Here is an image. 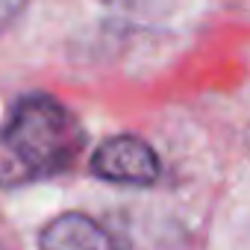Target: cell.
<instances>
[{
  "label": "cell",
  "mask_w": 250,
  "mask_h": 250,
  "mask_svg": "<svg viewBox=\"0 0 250 250\" xmlns=\"http://www.w3.org/2000/svg\"><path fill=\"white\" fill-rule=\"evenodd\" d=\"M9 183L50 180L71 171L85 147L80 121L50 94H24L3 130Z\"/></svg>",
  "instance_id": "1"
},
{
  "label": "cell",
  "mask_w": 250,
  "mask_h": 250,
  "mask_svg": "<svg viewBox=\"0 0 250 250\" xmlns=\"http://www.w3.org/2000/svg\"><path fill=\"white\" fill-rule=\"evenodd\" d=\"M91 174L106 183L150 186L159 177V156L139 136H112L94 150Z\"/></svg>",
  "instance_id": "2"
},
{
  "label": "cell",
  "mask_w": 250,
  "mask_h": 250,
  "mask_svg": "<svg viewBox=\"0 0 250 250\" xmlns=\"http://www.w3.org/2000/svg\"><path fill=\"white\" fill-rule=\"evenodd\" d=\"M39 250H118V241L94 218L83 212H68L53 218L42 229Z\"/></svg>",
  "instance_id": "3"
},
{
  "label": "cell",
  "mask_w": 250,
  "mask_h": 250,
  "mask_svg": "<svg viewBox=\"0 0 250 250\" xmlns=\"http://www.w3.org/2000/svg\"><path fill=\"white\" fill-rule=\"evenodd\" d=\"M27 3L30 0H0V36L15 24V18L27 9Z\"/></svg>",
  "instance_id": "4"
},
{
  "label": "cell",
  "mask_w": 250,
  "mask_h": 250,
  "mask_svg": "<svg viewBox=\"0 0 250 250\" xmlns=\"http://www.w3.org/2000/svg\"><path fill=\"white\" fill-rule=\"evenodd\" d=\"M103 3H118V6L133 9V6H142V3H153V0H103Z\"/></svg>",
  "instance_id": "5"
}]
</instances>
